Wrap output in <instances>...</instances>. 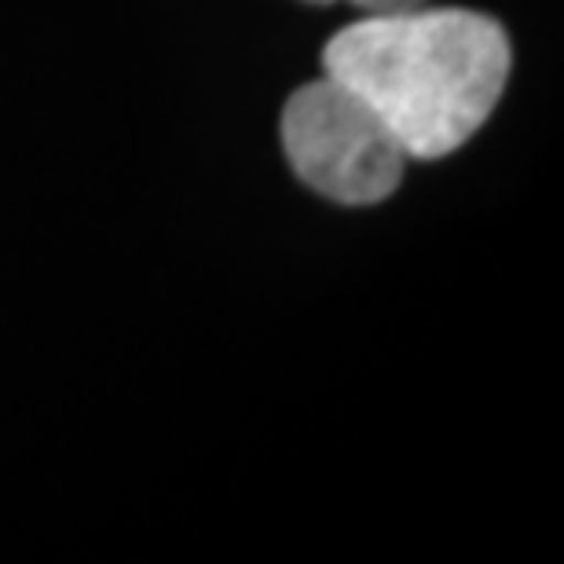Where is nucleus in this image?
<instances>
[{
	"label": "nucleus",
	"instance_id": "2",
	"mask_svg": "<svg viewBox=\"0 0 564 564\" xmlns=\"http://www.w3.org/2000/svg\"><path fill=\"white\" fill-rule=\"evenodd\" d=\"M279 132L293 173L337 206H378L403 184L400 140L352 88L326 74L286 99Z\"/></svg>",
	"mask_w": 564,
	"mask_h": 564
},
{
	"label": "nucleus",
	"instance_id": "1",
	"mask_svg": "<svg viewBox=\"0 0 564 564\" xmlns=\"http://www.w3.org/2000/svg\"><path fill=\"white\" fill-rule=\"evenodd\" d=\"M510 37L469 8L367 15L334 33L323 74L386 121L408 158H447L473 140L510 82Z\"/></svg>",
	"mask_w": 564,
	"mask_h": 564
},
{
	"label": "nucleus",
	"instance_id": "4",
	"mask_svg": "<svg viewBox=\"0 0 564 564\" xmlns=\"http://www.w3.org/2000/svg\"><path fill=\"white\" fill-rule=\"evenodd\" d=\"M304 4H330V0H304Z\"/></svg>",
	"mask_w": 564,
	"mask_h": 564
},
{
	"label": "nucleus",
	"instance_id": "3",
	"mask_svg": "<svg viewBox=\"0 0 564 564\" xmlns=\"http://www.w3.org/2000/svg\"><path fill=\"white\" fill-rule=\"evenodd\" d=\"M352 4L364 8L367 15H400V11H414L429 0H352Z\"/></svg>",
	"mask_w": 564,
	"mask_h": 564
}]
</instances>
